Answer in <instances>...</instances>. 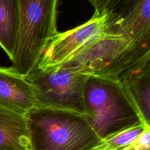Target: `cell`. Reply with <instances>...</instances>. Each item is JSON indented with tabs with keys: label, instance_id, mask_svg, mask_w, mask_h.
Masks as SVG:
<instances>
[{
	"label": "cell",
	"instance_id": "1",
	"mask_svg": "<svg viewBox=\"0 0 150 150\" xmlns=\"http://www.w3.org/2000/svg\"><path fill=\"white\" fill-rule=\"evenodd\" d=\"M149 62L150 42L136 43L123 35L105 32L59 67L89 76L121 81Z\"/></svg>",
	"mask_w": 150,
	"mask_h": 150
},
{
	"label": "cell",
	"instance_id": "2",
	"mask_svg": "<svg viewBox=\"0 0 150 150\" xmlns=\"http://www.w3.org/2000/svg\"><path fill=\"white\" fill-rule=\"evenodd\" d=\"M24 118L29 150H94L101 142L79 113L33 107Z\"/></svg>",
	"mask_w": 150,
	"mask_h": 150
},
{
	"label": "cell",
	"instance_id": "3",
	"mask_svg": "<svg viewBox=\"0 0 150 150\" xmlns=\"http://www.w3.org/2000/svg\"><path fill=\"white\" fill-rule=\"evenodd\" d=\"M83 100L85 117L101 141L137 126L147 125L119 81L88 76Z\"/></svg>",
	"mask_w": 150,
	"mask_h": 150
},
{
	"label": "cell",
	"instance_id": "4",
	"mask_svg": "<svg viewBox=\"0 0 150 150\" xmlns=\"http://www.w3.org/2000/svg\"><path fill=\"white\" fill-rule=\"evenodd\" d=\"M59 0H18L19 27L13 69L26 76L37 67L57 29Z\"/></svg>",
	"mask_w": 150,
	"mask_h": 150
},
{
	"label": "cell",
	"instance_id": "5",
	"mask_svg": "<svg viewBox=\"0 0 150 150\" xmlns=\"http://www.w3.org/2000/svg\"><path fill=\"white\" fill-rule=\"evenodd\" d=\"M88 76L57 66L35 68L24 77L32 88L35 107L66 110L84 115L83 92Z\"/></svg>",
	"mask_w": 150,
	"mask_h": 150
},
{
	"label": "cell",
	"instance_id": "6",
	"mask_svg": "<svg viewBox=\"0 0 150 150\" xmlns=\"http://www.w3.org/2000/svg\"><path fill=\"white\" fill-rule=\"evenodd\" d=\"M108 13H96L88 21L64 32H57L44 48L36 68L57 67L69 61L105 32Z\"/></svg>",
	"mask_w": 150,
	"mask_h": 150
},
{
	"label": "cell",
	"instance_id": "7",
	"mask_svg": "<svg viewBox=\"0 0 150 150\" xmlns=\"http://www.w3.org/2000/svg\"><path fill=\"white\" fill-rule=\"evenodd\" d=\"M31 85L13 67H0V106L24 116L35 107Z\"/></svg>",
	"mask_w": 150,
	"mask_h": 150
},
{
	"label": "cell",
	"instance_id": "8",
	"mask_svg": "<svg viewBox=\"0 0 150 150\" xmlns=\"http://www.w3.org/2000/svg\"><path fill=\"white\" fill-rule=\"evenodd\" d=\"M105 32L123 35L136 43L150 42V0H138L122 17L108 16Z\"/></svg>",
	"mask_w": 150,
	"mask_h": 150
},
{
	"label": "cell",
	"instance_id": "9",
	"mask_svg": "<svg viewBox=\"0 0 150 150\" xmlns=\"http://www.w3.org/2000/svg\"><path fill=\"white\" fill-rule=\"evenodd\" d=\"M0 150H29L24 116L1 106Z\"/></svg>",
	"mask_w": 150,
	"mask_h": 150
},
{
	"label": "cell",
	"instance_id": "10",
	"mask_svg": "<svg viewBox=\"0 0 150 150\" xmlns=\"http://www.w3.org/2000/svg\"><path fill=\"white\" fill-rule=\"evenodd\" d=\"M120 82L144 122L150 125V62L133 70Z\"/></svg>",
	"mask_w": 150,
	"mask_h": 150
},
{
	"label": "cell",
	"instance_id": "11",
	"mask_svg": "<svg viewBox=\"0 0 150 150\" xmlns=\"http://www.w3.org/2000/svg\"><path fill=\"white\" fill-rule=\"evenodd\" d=\"M19 27L18 0H0V46L13 59Z\"/></svg>",
	"mask_w": 150,
	"mask_h": 150
},
{
	"label": "cell",
	"instance_id": "12",
	"mask_svg": "<svg viewBox=\"0 0 150 150\" xmlns=\"http://www.w3.org/2000/svg\"><path fill=\"white\" fill-rule=\"evenodd\" d=\"M147 127H150V126L142 125L113 135L101 141L94 150H121L124 149L131 144Z\"/></svg>",
	"mask_w": 150,
	"mask_h": 150
},
{
	"label": "cell",
	"instance_id": "13",
	"mask_svg": "<svg viewBox=\"0 0 150 150\" xmlns=\"http://www.w3.org/2000/svg\"><path fill=\"white\" fill-rule=\"evenodd\" d=\"M138 0H112L110 7L109 14L110 18H119L125 15Z\"/></svg>",
	"mask_w": 150,
	"mask_h": 150
},
{
	"label": "cell",
	"instance_id": "14",
	"mask_svg": "<svg viewBox=\"0 0 150 150\" xmlns=\"http://www.w3.org/2000/svg\"><path fill=\"white\" fill-rule=\"evenodd\" d=\"M121 150H150V127H147L131 144Z\"/></svg>",
	"mask_w": 150,
	"mask_h": 150
},
{
	"label": "cell",
	"instance_id": "15",
	"mask_svg": "<svg viewBox=\"0 0 150 150\" xmlns=\"http://www.w3.org/2000/svg\"><path fill=\"white\" fill-rule=\"evenodd\" d=\"M95 8V13L98 15H103L108 13L112 0H89Z\"/></svg>",
	"mask_w": 150,
	"mask_h": 150
}]
</instances>
